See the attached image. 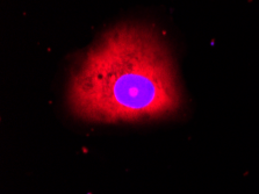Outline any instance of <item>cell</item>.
<instances>
[{
  "label": "cell",
  "mask_w": 259,
  "mask_h": 194,
  "mask_svg": "<svg viewBox=\"0 0 259 194\" xmlns=\"http://www.w3.org/2000/svg\"><path fill=\"white\" fill-rule=\"evenodd\" d=\"M69 104L91 121L165 117L182 106L170 53L154 31L123 25L109 30L74 70Z\"/></svg>",
  "instance_id": "obj_1"
}]
</instances>
